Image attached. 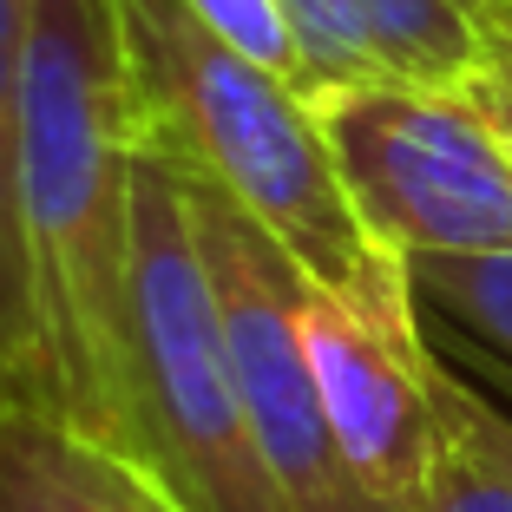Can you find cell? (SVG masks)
I'll list each match as a JSON object with an SVG mask.
<instances>
[{
  "label": "cell",
  "instance_id": "cell-9",
  "mask_svg": "<svg viewBox=\"0 0 512 512\" xmlns=\"http://www.w3.org/2000/svg\"><path fill=\"white\" fill-rule=\"evenodd\" d=\"M20 60L27 0H0V407L53 414V355L27 243V171H20Z\"/></svg>",
  "mask_w": 512,
  "mask_h": 512
},
{
  "label": "cell",
  "instance_id": "cell-14",
  "mask_svg": "<svg viewBox=\"0 0 512 512\" xmlns=\"http://www.w3.org/2000/svg\"><path fill=\"white\" fill-rule=\"evenodd\" d=\"M473 14H480V7H473ZM480 33H486V46H480V60H473V73L460 79V92H467L473 106L486 112V125L512 145V27L493 20V14H480Z\"/></svg>",
  "mask_w": 512,
  "mask_h": 512
},
{
  "label": "cell",
  "instance_id": "cell-4",
  "mask_svg": "<svg viewBox=\"0 0 512 512\" xmlns=\"http://www.w3.org/2000/svg\"><path fill=\"white\" fill-rule=\"evenodd\" d=\"M316 119L381 250L401 263L512 250V145L460 86L362 79L322 92Z\"/></svg>",
  "mask_w": 512,
  "mask_h": 512
},
{
  "label": "cell",
  "instance_id": "cell-5",
  "mask_svg": "<svg viewBox=\"0 0 512 512\" xmlns=\"http://www.w3.org/2000/svg\"><path fill=\"white\" fill-rule=\"evenodd\" d=\"M184 197H191V224L204 243V270H211L217 322H224V355L237 375L250 434L283 480L296 512H381L362 493V480L348 473L342 447L329 434L316 394V368H309V342H302V263L243 211L224 184L184 171Z\"/></svg>",
  "mask_w": 512,
  "mask_h": 512
},
{
  "label": "cell",
  "instance_id": "cell-16",
  "mask_svg": "<svg viewBox=\"0 0 512 512\" xmlns=\"http://www.w3.org/2000/svg\"><path fill=\"white\" fill-rule=\"evenodd\" d=\"M486 375H493L499 388H506V401H512V375H506V368H486Z\"/></svg>",
  "mask_w": 512,
  "mask_h": 512
},
{
  "label": "cell",
  "instance_id": "cell-10",
  "mask_svg": "<svg viewBox=\"0 0 512 512\" xmlns=\"http://www.w3.org/2000/svg\"><path fill=\"white\" fill-rule=\"evenodd\" d=\"M421 316H440L486 355V368L512 375V250L499 256H414L407 263Z\"/></svg>",
  "mask_w": 512,
  "mask_h": 512
},
{
  "label": "cell",
  "instance_id": "cell-15",
  "mask_svg": "<svg viewBox=\"0 0 512 512\" xmlns=\"http://www.w3.org/2000/svg\"><path fill=\"white\" fill-rule=\"evenodd\" d=\"M473 7H480V14H493V20H506V27H512V0H473Z\"/></svg>",
  "mask_w": 512,
  "mask_h": 512
},
{
  "label": "cell",
  "instance_id": "cell-1",
  "mask_svg": "<svg viewBox=\"0 0 512 512\" xmlns=\"http://www.w3.org/2000/svg\"><path fill=\"white\" fill-rule=\"evenodd\" d=\"M138 119L119 0H27L20 171L53 355V414L125 453L132 434Z\"/></svg>",
  "mask_w": 512,
  "mask_h": 512
},
{
  "label": "cell",
  "instance_id": "cell-12",
  "mask_svg": "<svg viewBox=\"0 0 512 512\" xmlns=\"http://www.w3.org/2000/svg\"><path fill=\"white\" fill-rule=\"evenodd\" d=\"M414 512H512V473L440 414V460Z\"/></svg>",
  "mask_w": 512,
  "mask_h": 512
},
{
  "label": "cell",
  "instance_id": "cell-6",
  "mask_svg": "<svg viewBox=\"0 0 512 512\" xmlns=\"http://www.w3.org/2000/svg\"><path fill=\"white\" fill-rule=\"evenodd\" d=\"M302 342L348 473L381 512H414L440 460V348L407 263L362 289H302Z\"/></svg>",
  "mask_w": 512,
  "mask_h": 512
},
{
  "label": "cell",
  "instance_id": "cell-11",
  "mask_svg": "<svg viewBox=\"0 0 512 512\" xmlns=\"http://www.w3.org/2000/svg\"><path fill=\"white\" fill-rule=\"evenodd\" d=\"M184 7H191L217 40H230L237 53H250L256 66H270L289 86L309 92V60H302V40H296V27H289L283 0H184Z\"/></svg>",
  "mask_w": 512,
  "mask_h": 512
},
{
  "label": "cell",
  "instance_id": "cell-2",
  "mask_svg": "<svg viewBox=\"0 0 512 512\" xmlns=\"http://www.w3.org/2000/svg\"><path fill=\"white\" fill-rule=\"evenodd\" d=\"M145 151L224 184L309 283L362 289L401 256L362 230L316 99L217 40L184 0H119Z\"/></svg>",
  "mask_w": 512,
  "mask_h": 512
},
{
  "label": "cell",
  "instance_id": "cell-7",
  "mask_svg": "<svg viewBox=\"0 0 512 512\" xmlns=\"http://www.w3.org/2000/svg\"><path fill=\"white\" fill-rule=\"evenodd\" d=\"M309 60V99L362 79L460 86L480 60L473 0H283Z\"/></svg>",
  "mask_w": 512,
  "mask_h": 512
},
{
  "label": "cell",
  "instance_id": "cell-3",
  "mask_svg": "<svg viewBox=\"0 0 512 512\" xmlns=\"http://www.w3.org/2000/svg\"><path fill=\"white\" fill-rule=\"evenodd\" d=\"M125 453L184 512H296L250 434L224 355L204 243L171 158L138 165V276H132V434Z\"/></svg>",
  "mask_w": 512,
  "mask_h": 512
},
{
  "label": "cell",
  "instance_id": "cell-8",
  "mask_svg": "<svg viewBox=\"0 0 512 512\" xmlns=\"http://www.w3.org/2000/svg\"><path fill=\"white\" fill-rule=\"evenodd\" d=\"M0 512H184L132 453L46 407H0Z\"/></svg>",
  "mask_w": 512,
  "mask_h": 512
},
{
  "label": "cell",
  "instance_id": "cell-13",
  "mask_svg": "<svg viewBox=\"0 0 512 512\" xmlns=\"http://www.w3.org/2000/svg\"><path fill=\"white\" fill-rule=\"evenodd\" d=\"M434 394H440V414H447L460 434L473 440L480 453H493L499 467L512 473V407H499L493 394H480L473 381H460L447 362H440V381H434Z\"/></svg>",
  "mask_w": 512,
  "mask_h": 512
}]
</instances>
